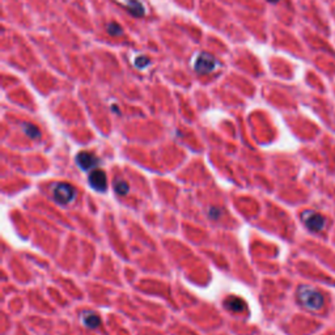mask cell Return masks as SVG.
Listing matches in <instances>:
<instances>
[{"label":"cell","mask_w":335,"mask_h":335,"mask_svg":"<svg viewBox=\"0 0 335 335\" xmlns=\"http://www.w3.org/2000/svg\"><path fill=\"white\" fill-rule=\"evenodd\" d=\"M297 300L304 308L317 312L321 310L325 304V299L322 293L318 292L316 288L308 287V285H301L297 289Z\"/></svg>","instance_id":"obj_1"},{"label":"cell","mask_w":335,"mask_h":335,"mask_svg":"<svg viewBox=\"0 0 335 335\" xmlns=\"http://www.w3.org/2000/svg\"><path fill=\"white\" fill-rule=\"evenodd\" d=\"M51 194H53V199L58 204H70L76 198V189L72 185L67 182H55L51 186Z\"/></svg>","instance_id":"obj_2"},{"label":"cell","mask_w":335,"mask_h":335,"mask_svg":"<svg viewBox=\"0 0 335 335\" xmlns=\"http://www.w3.org/2000/svg\"><path fill=\"white\" fill-rule=\"evenodd\" d=\"M301 220L305 226L312 232H322L326 228V219L316 211H304L301 214Z\"/></svg>","instance_id":"obj_3"},{"label":"cell","mask_w":335,"mask_h":335,"mask_svg":"<svg viewBox=\"0 0 335 335\" xmlns=\"http://www.w3.org/2000/svg\"><path fill=\"white\" fill-rule=\"evenodd\" d=\"M216 64H218V62L212 55L207 54V53H200L195 60L194 68L199 74L206 75L210 74L211 71H214L216 68Z\"/></svg>","instance_id":"obj_4"},{"label":"cell","mask_w":335,"mask_h":335,"mask_svg":"<svg viewBox=\"0 0 335 335\" xmlns=\"http://www.w3.org/2000/svg\"><path fill=\"white\" fill-rule=\"evenodd\" d=\"M88 181H89L90 186L93 187L96 191H98V193H104L108 189L106 174L102 170H100V169H94V170L90 171Z\"/></svg>","instance_id":"obj_5"},{"label":"cell","mask_w":335,"mask_h":335,"mask_svg":"<svg viewBox=\"0 0 335 335\" xmlns=\"http://www.w3.org/2000/svg\"><path fill=\"white\" fill-rule=\"evenodd\" d=\"M75 160H76L78 167L84 171H88L90 170V169L96 168L98 165V161H100L97 157L94 156L93 153L89 152H80L78 156H76Z\"/></svg>","instance_id":"obj_6"},{"label":"cell","mask_w":335,"mask_h":335,"mask_svg":"<svg viewBox=\"0 0 335 335\" xmlns=\"http://www.w3.org/2000/svg\"><path fill=\"white\" fill-rule=\"evenodd\" d=\"M224 307H225L229 312L233 313H241L246 310V303L240 297L236 296H229L226 297L225 301H224Z\"/></svg>","instance_id":"obj_7"},{"label":"cell","mask_w":335,"mask_h":335,"mask_svg":"<svg viewBox=\"0 0 335 335\" xmlns=\"http://www.w3.org/2000/svg\"><path fill=\"white\" fill-rule=\"evenodd\" d=\"M82 322L88 329H97L101 324V320H100V316L97 313L85 310V312L82 313Z\"/></svg>","instance_id":"obj_8"},{"label":"cell","mask_w":335,"mask_h":335,"mask_svg":"<svg viewBox=\"0 0 335 335\" xmlns=\"http://www.w3.org/2000/svg\"><path fill=\"white\" fill-rule=\"evenodd\" d=\"M127 8H129L130 13H133L134 16H140L144 15V7L141 5V3L139 0H129L127 1Z\"/></svg>","instance_id":"obj_9"},{"label":"cell","mask_w":335,"mask_h":335,"mask_svg":"<svg viewBox=\"0 0 335 335\" xmlns=\"http://www.w3.org/2000/svg\"><path fill=\"white\" fill-rule=\"evenodd\" d=\"M114 190L117 191L118 195L125 196V195L129 194V191H130L129 183H127V181H125V179H122V178L115 179V181H114Z\"/></svg>","instance_id":"obj_10"},{"label":"cell","mask_w":335,"mask_h":335,"mask_svg":"<svg viewBox=\"0 0 335 335\" xmlns=\"http://www.w3.org/2000/svg\"><path fill=\"white\" fill-rule=\"evenodd\" d=\"M21 127H23L24 133L27 134L29 138H31V139H38L39 138V130L34 125H31V123H23Z\"/></svg>","instance_id":"obj_11"},{"label":"cell","mask_w":335,"mask_h":335,"mask_svg":"<svg viewBox=\"0 0 335 335\" xmlns=\"http://www.w3.org/2000/svg\"><path fill=\"white\" fill-rule=\"evenodd\" d=\"M106 29H108V33L112 35H121L122 34V29L121 27L118 25V24H108V27H106Z\"/></svg>","instance_id":"obj_12"},{"label":"cell","mask_w":335,"mask_h":335,"mask_svg":"<svg viewBox=\"0 0 335 335\" xmlns=\"http://www.w3.org/2000/svg\"><path fill=\"white\" fill-rule=\"evenodd\" d=\"M208 218L212 219V220H218L220 218V210L216 208V207H210L208 210Z\"/></svg>","instance_id":"obj_13"},{"label":"cell","mask_w":335,"mask_h":335,"mask_svg":"<svg viewBox=\"0 0 335 335\" xmlns=\"http://www.w3.org/2000/svg\"><path fill=\"white\" fill-rule=\"evenodd\" d=\"M148 58H145V56H140V58H138L137 60H135V64H137L139 68H144L147 64H148Z\"/></svg>","instance_id":"obj_14"},{"label":"cell","mask_w":335,"mask_h":335,"mask_svg":"<svg viewBox=\"0 0 335 335\" xmlns=\"http://www.w3.org/2000/svg\"><path fill=\"white\" fill-rule=\"evenodd\" d=\"M269 1H270V3H278L279 0H269Z\"/></svg>","instance_id":"obj_15"}]
</instances>
